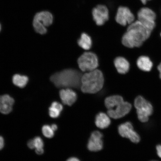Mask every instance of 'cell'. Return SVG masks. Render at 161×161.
I'll list each match as a JSON object with an SVG mask.
<instances>
[{
  "label": "cell",
  "mask_w": 161,
  "mask_h": 161,
  "mask_svg": "<svg viewBox=\"0 0 161 161\" xmlns=\"http://www.w3.org/2000/svg\"><path fill=\"white\" fill-rule=\"evenodd\" d=\"M140 1L142 2V3L143 4H145L148 1H150V0H140Z\"/></svg>",
  "instance_id": "30"
},
{
  "label": "cell",
  "mask_w": 161,
  "mask_h": 161,
  "mask_svg": "<svg viewBox=\"0 0 161 161\" xmlns=\"http://www.w3.org/2000/svg\"><path fill=\"white\" fill-rule=\"evenodd\" d=\"M14 100L7 94L0 96V112L3 114H8L13 110Z\"/></svg>",
  "instance_id": "14"
},
{
  "label": "cell",
  "mask_w": 161,
  "mask_h": 161,
  "mask_svg": "<svg viewBox=\"0 0 161 161\" xmlns=\"http://www.w3.org/2000/svg\"><path fill=\"white\" fill-rule=\"evenodd\" d=\"M138 21L147 29L152 31L155 27L156 14L152 10L148 8H143L138 12Z\"/></svg>",
  "instance_id": "7"
},
{
  "label": "cell",
  "mask_w": 161,
  "mask_h": 161,
  "mask_svg": "<svg viewBox=\"0 0 161 161\" xmlns=\"http://www.w3.org/2000/svg\"><path fill=\"white\" fill-rule=\"evenodd\" d=\"M160 36H161V34H160Z\"/></svg>",
  "instance_id": "32"
},
{
  "label": "cell",
  "mask_w": 161,
  "mask_h": 161,
  "mask_svg": "<svg viewBox=\"0 0 161 161\" xmlns=\"http://www.w3.org/2000/svg\"><path fill=\"white\" fill-rule=\"evenodd\" d=\"M124 102L122 96L119 95L112 96L106 98L104 103L108 110L112 109L116 106Z\"/></svg>",
  "instance_id": "18"
},
{
  "label": "cell",
  "mask_w": 161,
  "mask_h": 161,
  "mask_svg": "<svg viewBox=\"0 0 161 161\" xmlns=\"http://www.w3.org/2000/svg\"><path fill=\"white\" fill-rule=\"evenodd\" d=\"M63 109V106L61 104L57 102H54L49 108V116L52 118H57L59 116L60 112Z\"/></svg>",
  "instance_id": "20"
},
{
  "label": "cell",
  "mask_w": 161,
  "mask_h": 161,
  "mask_svg": "<svg viewBox=\"0 0 161 161\" xmlns=\"http://www.w3.org/2000/svg\"><path fill=\"white\" fill-rule=\"evenodd\" d=\"M53 22V16L50 12H39L36 14L34 18L33 25L37 33L44 35L47 33L46 27L51 25Z\"/></svg>",
  "instance_id": "4"
},
{
  "label": "cell",
  "mask_w": 161,
  "mask_h": 161,
  "mask_svg": "<svg viewBox=\"0 0 161 161\" xmlns=\"http://www.w3.org/2000/svg\"><path fill=\"white\" fill-rule=\"evenodd\" d=\"M81 74L74 69H66L53 74L50 78L51 81L58 88L80 87Z\"/></svg>",
  "instance_id": "2"
},
{
  "label": "cell",
  "mask_w": 161,
  "mask_h": 161,
  "mask_svg": "<svg viewBox=\"0 0 161 161\" xmlns=\"http://www.w3.org/2000/svg\"><path fill=\"white\" fill-rule=\"evenodd\" d=\"M78 64L82 71H92L96 69V68L98 66L97 56L96 54L92 52H85L78 58Z\"/></svg>",
  "instance_id": "6"
},
{
  "label": "cell",
  "mask_w": 161,
  "mask_h": 161,
  "mask_svg": "<svg viewBox=\"0 0 161 161\" xmlns=\"http://www.w3.org/2000/svg\"><path fill=\"white\" fill-rule=\"evenodd\" d=\"M80 88L84 93L94 94L101 90L103 87L104 78L101 70L95 69L82 76Z\"/></svg>",
  "instance_id": "3"
},
{
  "label": "cell",
  "mask_w": 161,
  "mask_h": 161,
  "mask_svg": "<svg viewBox=\"0 0 161 161\" xmlns=\"http://www.w3.org/2000/svg\"><path fill=\"white\" fill-rule=\"evenodd\" d=\"M137 65L142 71L149 72L152 69L153 63L149 57L146 56H140L137 60Z\"/></svg>",
  "instance_id": "16"
},
{
  "label": "cell",
  "mask_w": 161,
  "mask_h": 161,
  "mask_svg": "<svg viewBox=\"0 0 161 161\" xmlns=\"http://www.w3.org/2000/svg\"><path fill=\"white\" fill-rule=\"evenodd\" d=\"M138 118L141 122H146L153 112V107L150 102L142 96H138L134 100Z\"/></svg>",
  "instance_id": "5"
},
{
  "label": "cell",
  "mask_w": 161,
  "mask_h": 161,
  "mask_svg": "<svg viewBox=\"0 0 161 161\" xmlns=\"http://www.w3.org/2000/svg\"><path fill=\"white\" fill-rule=\"evenodd\" d=\"M118 131L123 137L128 138L134 143H138L140 140V136L134 130L133 127L130 122L120 125L118 127Z\"/></svg>",
  "instance_id": "8"
},
{
  "label": "cell",
  "mask_w": 161,
  "mask_h": 161,
  "mask_svg": "<svg viewBox=\"0 0 161 161\" xmlns=\"http://www.w3.org/2000/svg\"><path fill=\"white\" fill-rule=\"evenodd\" d=\"M42 132L46 138H51L54 136V131L52 130L51 126L49 125L43 126L42 128Z\"/></svg>",
  "instance_id": "23"
},
{
  "label": "cell",
  "mask_w": 161,
  "mask_h": 161,
  "mask_svg": "<svg viewBox=\"0 0 161 161\" xmlns=\"http://www.w3.org/2000/svg\"><path fill=\"white\" fill-rule=\"evenodd\" d=\"M51 127L52 130H53L54 131H55L57 130L58 129V126L56 124H52Z\"/></svg>",
  "instance_id": "27"
},
{
  "label": "cell",
  "mask_w": 161,
  "mask_h": 161,
  "mask_svg": "<svg viewBox=\"0 0 161 161\" xmlns=\"http://www.w3.org/2000/svg\"><path fill=\"white\" fill-rule=\"evenodd\" d=\"M34 146L36 148V152L38 155H42L44 153V142L42 139L39 136L33 139Z\"/></svg>",
  "instance_id": "22"
},
{
  "label": "cell",
  "mask_w": 161,
  "mask_h": 161,
  "mask_svg": "<svg viewBox=\"0 0 161 161\" xmlns=\"http://www.w3.org/2000/svg\"><path fill=\"white\" fill-rule=\"evenodd\" d=\"M1 24H0V31H1Z\"/></svg>",
  "instance_id": "31"
},
{
  "label": "cell",
  "mask_w": 161,
  "mask_h": 161,
  "mask_svg": "<svg viewBox=\"0 0 161 161\" xmlns=\"http://www.w3.org/2000/svg\"><path fill=\"white\" fill-rule=\"evenodd\" d=\"M60 99L65 105L72 106L77 98V94L73 90L69 88L62 89L59 92Z\"/></svg>",
  "instance_id": "13"
},
{
  "label": "cell",
  "mask_w": 161,
  "mask_h": 161,
  "mask_svg": "<svg viewBox=\"0 0 161 161\" xmlns=\"http://www.w3.org/2000/svg\"><path fill=\"white\" fill-rule=\"evenodd\" d=\"M152 32L140 21L133 22L123 36V45L129 48L140 47L149 38Z\"/></svg>",
  "instance_id": "1"
},
{
  "label": "cell",
  "mask_w": 161,
  "mask_h": 161,
  "mask_svg": "<svg viewBox=\"0 0 161 161\" xmlns=\"http://www.w3.org/2000/svg\"><path fill=\"white\" fill-rule=\"evenodd\" d=\"M27 146L31 149H33L35 148L33 139L30 140L28 142Z\"/></svg>",
  "instance_id": "24"
},
{
  "label": "cell",
  "mask_w": 161,
  "mask_h": 161,
  "mask_svg": "<svg viewBox=\"0 0 161 161\" xmlns=\"http://www.w3.org/2000/svg\"><path fill=\"white\" fill-rule=\"evenodd\" d=\"M156 150L157 154L161 158V145H158L156 146Z\"/></svg>",
  "instance_id": "25"
},
{
  "label": "cell",
  "mask_w": 161,
  "mask_h": 161,
  "mask_svg": "<svg viewBox=\"0 0 161 161\" xmlns=\"http://www.w3.org/2000/svg\"></svg>",
  "instance_id": "33"
},
{
  "label": "cell",
  "mask_w": 161,
  "mask_h": 161,
  "mask_svg": "<svg viewBox=\"0 0 161 161\" xmlns=\"http://www.w3.org/2000/svg\"><path fill=\"white\" fill-rule=\"evenodd\" d=\"M110 123L109 116L104 113H100L96 116L95 124L98 128L103 129L108 128Z\"/></svg>",
  "instance_id": "17"
},
{
  "label": "cell",
  "mask_w": 161,
  "mask_h": 161,
  "mask_svg": "<svg viewBox=\"0 0 161 161\" xmlns=\"http://www.w3.org/2000/svg\"><path fill=\"white\" fill-rule=\"evenodd\" d=\"M78 44L82 49L85 50H89L92 47V39L88 34L82 33L79 39L78 40Z\"/></svg>",
  "instance_id": "19"
},
{
  "label": "cell",
  "mask_w": 161,
  "mask_h": 161,
  "mask_svg": "<svg viewBox=\"0 0 161 161\" xmlns=\"http://www.w3.org/2000/svg\"><path fill=\"white\" fill-rule=\"evenodd\" d=\"M158 69L159 72L160 78L161 79V62L158 66Z\"/></svg>",
  "instance_id": "29"
},
{
  "label": "cell",
  "mask_w": 161,
  "mask_h": 161,
  "mask_svg": "<svg viewBox=\"0 0 161 161\" xmlns=\"http://www.w3.org/2000/svg\"><path fill=\"white\" fill-rule=\"evenodd\" d=\"M103 134L98 131L92 133L88 141L87 147L92 152H97L101 150L103 147L102 141Z\"/></svg>",
  "instance_id": "12"
},
{
  "label": "cell",
  "mask_w": 161,
  "mask_h": 161,
  "mask_svg": "<svg viewBox=\"0 0 161 161\" xmlns=\"http://www.w3.org/2000/svg\"><path fill=\"white\" fill-rule=\"evenodd\" d=\"M131 108V104L124 101L112 109L108 110V114L110 117L118 119L126 115L130 112Z\"/></svg>",
  "instance_id": "10"
},
{
  "label": "cell",
  "mask_w": 161,
  "mask_h": 161,
  "mask_svg": "<svg viewBox=\"0 0 161 161\" xmlns=\"http://www.w3.org/2000/svg\"><path fill=\"white\" fill-rule=\"evenodd\" d=\"M92 17L97 25H103L109 19V13L108 8L103 5L97 6L92 10Z\"/></svg>",
  "instance_id": "11"
},
{
  "label": "cell",
  "mask_w": 161,
  "mask_h": 161,
  "mask_svg": "<svg viewBox=\"0 0 161 161\" xmlns=\"http://www.w3.org/2000/svg\"><path fill=\"white\" fill-rule=\"evenodd\" d=\"M114 66L119 74H125L130 69L129 62L125 58L122 57H117L114 61Z\"/></svg>",
  "instance_id": "15"
},
{
  "label": "cell",
  "mask_w": 161,
  "mask_h": 161,
  "mask_svg": "<svg viewBox=\"0 0 161 161\" xmlns=\"http://www.w3.org/2000/svg\"><path fill=\"white\" fill-rule=\"evenodd\" d=\"M4 146V140L3 137L0 136V150L2 149Z\"/></svg>",
  "instance_id": "26"
},
{
  "label": "cell",
  "mask_w": 161,
  "mask_h": 161,
  "mask_svg": "<svg viewBox=\"0 0 161 161\" xmlns=\"http://www.w3.org/2000/svg\"><path fill=\"white\" fill-rule=\"evenodd\" d=\"M134 19L133 14L128 8L124 7L119 8L116 17V20L118 23L125 26L133 23Z\"/></svg>",
  "instance_id": "9"
},
{
  "label": "cell",
  "mask_w": 161,
  "mask_h": 161,
  "mask_svg": "<svg viewBox=\"0 0 161 161\" xmlns=\"http://www.w3.org/2000/svg\"><path fill=\"white\" fill-rule=\"evenodd\" d=\"M66 161H80L78 158H70Z\"/></svg>",
  "instance_id": "28"
},
{
  "label": "cell",
  "mask_w": 161,
  "mask_h": 161,
  "mask_svg": "<svg viewBox=\"0 0 161 161\" xmlns=\"http://www.w3.org/2000/svg\"><path fill=\"white\" fill-rule=\"evenodd\" d=\"M29 81L27 76L15 74L13 78V83L15 85L20 88L25 87Z\"/></svg>",
  "instance_id": "21"
}]
</instances>
